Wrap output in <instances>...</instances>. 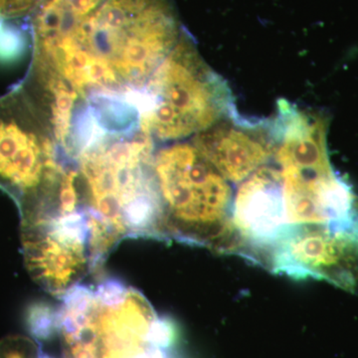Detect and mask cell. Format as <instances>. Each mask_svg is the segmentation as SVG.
Instances as JSON below:
<instances>
[{
	"label": "cell",
	"instance_id": "obj_1",
	"mask_svg": "<svg viewBox=\"0 0 358 358\" xmlns=\"http://www.w3.org/2000/svg\"><path fill=\"white\" fill-rule=\"evenodd\" d=\"M31 32L28 74L85 105L141 92L183 30L169 0H46Z\"/></svg>",
	"mask_w": 358,
	"mask_h": 358
},
{
	"label": "cell",
	"instance_id": "obj_2",
	"mask_svg": "<svg viewBox=\"0 0 358 358\" xmlns=\"http://www.w3.org/2000/svg\"><path fill=\"white\" fill-rule=\"evenodd\" d=\"M154 155V138L141 128L101 133L78 154V192L99 262L124 238H157Z\"/></svg>",
	"mask_w": 358,
	"mask_h": 358
},
{
	"label": "cell",
	"instance_id": "obj_3",
	"mask_svg": "<svg viewBox=\"0 0 358 358\" xmlns=\"http://www.w3.org/2000/svg\"><path fill=\"white\" fill-rule=\"evenodd\" d=\"M62 300L53 317L62 358H176L173 327L136 289L109 280Z\"/></svg>",
	"mask_w": 358,
	"mask_h": 358
},
{
	"label": "cell",
	"instance_id": "obj_4",
	"mask_svg": "<svg viewBox=\"0 0 358 358\" xmlns=\"http://www.w3.org/2000/svg\"><path fill=\"white\" fill-rule=\"evenodd\" d=\"M75 166L47 99L25 81L0 96V190L20 219L55 203Z\"/></svg>",
	"mask_w": 358,
	"mask_h": 358
},
{
	"label": "cell",
	"instance_id": "obj_5",
	"mask_svg": "<svg viewBox=\"0 0 358 358\" xmlns=\"http://www.w3.org/2000/svg\"><path fill=\"white\" fill-rule=\"evenodd\" d=\"M152 173L160 205L157 238L238 254L232 188L193 143L155 152Z\"/></svg>",
	"mask_w": 358,
	"mask_h": 358
},
{
	"label": "cell",
	"instance_id": "obj_6",
	"mask_svg": "<svg viewBox=\"0 0 358 358\" xmlns=\"http://www.w3.org/2000/svg\"><path fill=\"white\" fill-rule=\"evenodd\" d=\"M274 129L289 225L357 226V196L329 162L326 120L282 100Z\"/></svg>",
	"mask_w": 358,
	"mask_h": 358
},
{
	"label": "cell",
	"instance_id": "obj_7",
	"mask_svg": "<svg viewBox=\"0 0 358 358\" xmlns=\"http://www.w3.org/2000/svg\"><path fill=\"white\" fill-rule=\"evenodd\" d=\"M141 131L154 141L183 140L234 110L229 87L183 31L138 94Z\"/></svg>",
	"mask_w": 358,
	"mask_h": 358
},
{
	"label": "cell",
	"instance_id": "obj_8",
	"mask_svg": "<svg viewBox=\"0 0 358 358\" xmlns=\"http://www.w3.org/2000/svg\"><path fill=\"white\" fill-rule=\"evenodd\" d=\"M28 273L47 293L62 299L98 265L86 211L59 203L20 220Z\"/></svg>",
	"mask_w": 358,
	"mask_h": 358
},
{
	"label": "cell",
	"instance_id": "obj_9",
	"mask_svg": "<svg viewBox=\"0 0 358 358\" xmlns=\"http://www.w3.org/2000/svg\"><path fill=\"white\" fill-rule=\"evenodd\" d=\"M262 264L294 279H322L355 291L358 282V228L289 225L268 250Z\"/></svg>",
	"mask_w": 358,
	"mask_h": 358
},
{
	"label": "cell",
	"instance_id": "obj_10",
	"mask_svg": "<svg viewBox=\"0 0 358 358\" xmlns=\"http://www.w3.org/2000/svg\"><path fill=\"white\" fill-rule=\"evenodd\" d=\"M231 218L239 241L238 254L262 262L289 226L279 169L265 164L240 183Z\"/></svg>",
	"mask_w": 358,
	"mask_h": 358
},
{
	"label": "cell",
	"instance_id": "obj_11",
	"mask_svg": "<svg viewBox=\"0 0 358 358\" xmlns=\"http://www.w3.org/2000/svg\"><path fill=\"white\" fill-rule=\"evenodd\" d=\"M205 159L233 183H241L275 155L273 124L241 119L232 110L192 141Z\"/></svg>",
	"mask_w": 358,
	"mask_h": 358
},
{
	"label": "cell",
	"instance_id": "obj_12",
	"mask_svg": "<svg viewBox=\"0 0 358 358\" xmlns=\"http://www.w3.org/2000/svg\"><path fill=\"white\" fill-rule=\"evenodd\" d=\"M41 346L22 336L0 339V358H41Z\"/></svg>",
	"mask_w": 358,
	"mask_h": 358
},
{
	"label": "cell",
	"instance_id": "obj_13",
	"mask_svg": "<svg viewBox=\"0 0 358 358\" xmlns=\"http://www.w3.org/2000/svg\"><path fill=\"white\" fill-rule=\"evenodd\" d=\"M46 0H0V18L3 20L24 17L37 10Z\"/></svg>",
	"mask_w": 358,
	"mask_h": 358
}]
</instances>
